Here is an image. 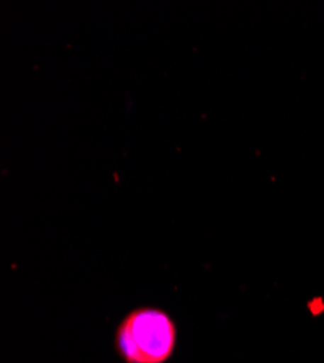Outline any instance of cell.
I'll return each instance as SVG.
<instances>
[{"instance_id":"cell-1","label":"cell","mask_w":324,"mask_h":363,"mask_svg":"<svg viewBox=\"0 0 324 363\" xmlns=\"http://www.w3.org/2000/svg\"><path fill=\"white\" fill-rule=\"evenodd\" d=\"M173 318L156 307L130 311L116 328V349L127 363H164L176 346Z\"/></svg>"}]
</instances>
